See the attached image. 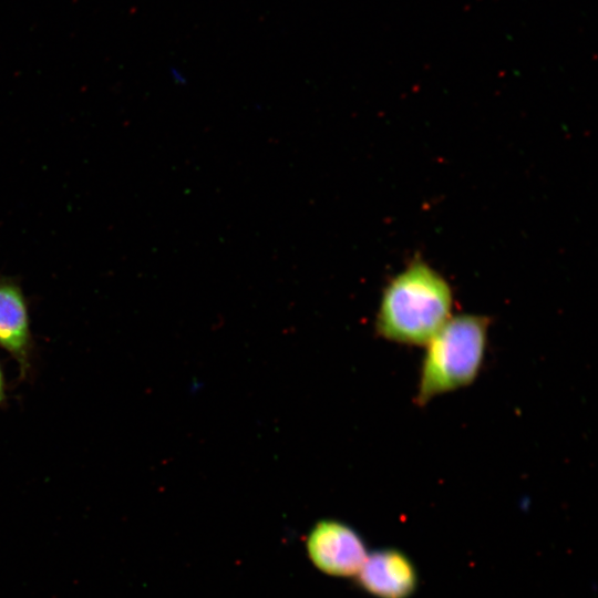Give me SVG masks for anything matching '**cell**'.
<instances>
[{"label": "cell", "mask_w": 598, "mask_h": 598, "mask_svg": "<svg viewBox=\"0 0 598 598\" xmlns=\"http://www.w3.org/2000/svg\"><path fill=\"white\" fill-rule=\"evenodd\" d=\"M447 280L423 260H413L384 287L375 316L379 337L424 347L453 316Z\"/></svg>", "instance_id": "obj_1"}, {"label": "cell", "mask_w": 598, "mask_h": 598, "mask_svg": "<svg viewBox=\"0 0 598 598\" xmlns=\"http://www.w3.org/2000/svg\"><path fill=\"white\" fill-rule=\"evenodd\" d=\"M489 319L482 315L452 316L424 346L415 402L472 384L478 377L488 342Z\"/></svg>", "instance_id": "obj_2"}, {"label": "cell", "mask_w": 598, "mask_h": 598, "mask_svg": "<svg viewBox=\"0 0 598 598\" xmlns=\"http://www.w3.org/2000/svg\"><path fill=\"white\" fill-rule=\"evenodd\" d=\"M312 563L332 576H353L361 569L368 553L359 534L338 520H321L307 538Z\"/></svg>", "instance_id": "obj_3"}, {"label": "cell", "mask_w": 598, "mask_h": 598, "mask_svg": "<svg viewBox=\"0 0 598 598\" xmlns=\"http://www.w3.org/2000/svg\"><path fill=\"white\" fill-rule=\"evenodd\" d=\"M0 348L17 361L21 377H25L33 348L29 308L19 282L6 276H0Z\"/></svg>", "instance_id": "obj_4"}, {"label": "cell", "mask_w": 598, "mask_h": 598, "mask_svg": "<svg viewBox=\"0 0 598 598\" xmlns=\"http://www.w3.org/2000/svg\"><path fill=\"white\" fill-rule=\"evenodd\" d=\"M357 576L360 586L378 598H408L417 585L412 561L393 548L368 554Z\"/></svg>", "instance_id": "obj_5"}, {"label": "cell", "mask_w": 598, "mask_h": 598, "mask_svg": "<svg viewBox=\"0 0 598 598\" xmlns=\"http://www.w3.org/2000/svg\"><path fill=\"white\" fill-rule=\"evenodd\" d=\"M4 399H6V378H4L3 370L0 364V404H2Z\"/></svg>", "instance_id": "obj_6"}]
</instances>
